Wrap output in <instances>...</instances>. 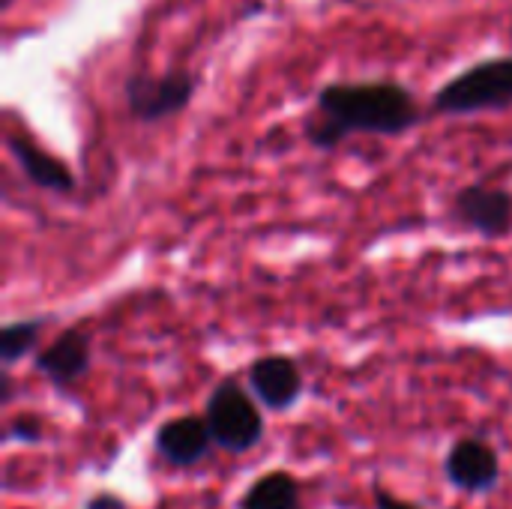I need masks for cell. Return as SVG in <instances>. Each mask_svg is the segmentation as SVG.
Segmentation results:
<instances>
[{
    "mask_svg": "<svg viewBox=\"0 0 512 509\" xmlns=\"http://www.w3.org/2000/svg\"><path fill=\"white\" fill-rule=\"evenodd\" d=\"M420 123L414 93L396 81H336L318 93V120L306 135L318 150H333L354 132L402 135Z\"/></svg>",
    "mask_w": 512,
    "mask_h": 509,
    "instance_id": "1",
    "label": "cell"
},
{
    "mask_svg": "<svg viewBox=\"0 0 512 509\" xmlns=\"http://www.w3.org/2000/svg\"><path fill=\"white\" fill-rule=\"evenodd\" d=\"M438 114H480L512 108V57L480 60L462 75L450 78L435 93Z\"/></svg>",
    "mask_w": 512,
    "mask_h": 509,
    "instance_id": "2",
    "label": "cell"
},
{
    "mask_svg": "<svg viewBox=\"0 0 512 509\" xmlns=\"http://www.w3.org/2000/svg\"><path fill=\"white\" fill-rule=\"evenodd\" d=\"M204 420L210 426L213 444L225 453H249L264 441V414L255 396L240 387V381L225 378L207 399Z\"/></svg>",
    "mask_w": 512,
    "mask_h": 509,
    "instance_id": "3",
    "label": "cell"
},
{
    "mask_svg": "<svg viewBox=\"0 0 512 509\" xmlns=\"http://www.w3.org/2000/svg\"><path fill=\"white\" fill-rule=\"evenodd\" d=\"M123 93H126V105L132 117H138L141 123H156L189 105L195 93V78L183 69H171L165 75L135 72L126 78Z\"/></svg>",
    "mask_w": 512,
    "mask_h": 509,
    "instance_id": "4",
    "label": "cell"
},
{
    "mask_svg": "<svg viewBox=\"0 0 512 509\" xmlns=\"http://www.w3.org/2000/svg\"><path fill=\"white\" fill-rule=\"evenodd\" d=\"M249 393L255 396L258 405H264L267 411H291L303 390H306V378H303V369L297 366L294 357L288 354H267V357H258L252 366H249Z\"/></svg>",
    "mask_w": 512,
    "mask_h": 509,
    "instance_id": "5",
    "label": "cell"
},
{
    "mask_svg": "<svg viewBox=\"0 0 512 509\" xmlns=\"http://www.w3.org/2000/svg\"><path fill=\"white\" fill-rule=\"evenodd\" d=\"M444 474L453 489L483 495L501 483V456L483 438H462L450 447L444 459Z\"/></svg>",
    "mask_w": 512,
    "mask_h": 509,
    "instance_id": "6",
    "label": "cell"
},
{
    "mask_svg": "<svg viewBox=\"0 0 512 509\" xmlns=\"http://www.w3.org/2000/svg\"><path fill=\"white\" fill-rule=\"evenodd\" d=\"M453 213L462 225H468L471 231L489 240L507 237L512 231V192L498 189V186L471 183L456 192Z\"/></svg>",
    "mask_w": 512,
    "mask_h": 509,
    "instance_id": "7",
    "label": "cell"
},
{
    "mask_svg": "<svg viewBox=\"0 0 512 509\" xmlns=\"http://www.w3.org/2000/svg\"><path fill=\"white\" fill-rule=\"evenodd\" d=\"M36 372L48 378L57 390L78 384L93 366V345L90 336L81 330H63L51 345L36 354Z\"/></svg>",
    "mask_w": 512,
    "mask_h": 509,
    "instance_id": "8",
    "label": "cell"
},
{
    "mask_svg": "<svg viewBox=\"0 0 512 509\" xmlns=\"http://www.w3.org/2000/svg\"><path fill=\"white\" fill-rule=\"evenodd\" d=\"M156 453L174 465V468H192V465H201L210 450H213V435H210V426L204 417H195V414H183V417H174V420H165L159 429H156Z\"/></svg>",
    "mask_w": 512,
    "mask_h": 509,
    "instance_id": "9",
    "label": "cell"
},
{
    "mask_svg": "<svg viewBox=\"0 0 512 509\" xmlns=\"http://www.w3.org/2000/svg\"><path fill=\"white\" fill-rule=\"evenodd\" d=\"M6 147H9V153L15 156L21 174H24L33 186H39V189H45V192H60V195H66V192L75 189V177H72V171L66 168V162H60L57 156L39 150L33 141H27V138H21V135H9V138H6Z\"/></svg>",
    "mask_w": 512,
    "mask_h": 509,
    "instance_id": "10",
    "label": "cell"
},
{
    "mask_svg": "<svg viewBox=\"0 0 512 509\" xmlns=\"http://www.w3.org/2000/svg\"><path fill=\"white\" fill-rule=\"evenodd\" d=\"M237 509H300V480L288 471H270L243 492Z\"/></svg>",
    "mask_w": 512,
    "mask_h": 509,
    "instance_id": "11",
    "label": "cell"
},
{
    "mask_svg": "<svg viewBox=\"0 0 512 509\" xmlns=\"http://www.w3.org/2000/svg\"><path fill=\"white\" fill-rule=\"evenodd\" d=\"M45 318H24V321H12L0 330V363L3 369H12L18 360H24L42 339L45 330Z\"/></svg>",
    "mask_w": 512,
    "mask_h": 509,
    "instance_id": "12",
    "label": "cell"
},
{
    "mask_svg": "<svg viewBox=\"0 0 512 509\" xmlns=\"http://www.w3.org/2000/svg\"><path fill=\"white\" fill-rule=\"evenodd\" d=\"M42 435H45V423L36 414H21L6 429V438L9 441H18V444H39Z\"/></svg>",
    "mask_w": 512,
    "mask_h": 509,
    "instance_id": "13",
    "label": "cell"
},
{
    "mask_svg": "<svg viewBox=\"0 0 512 509\" xmlns=\"http://www.w3.org/2000/svg\"><path fill=\"white\" fill-rule=\"evenodd\" d=\"M372 501H375V509H420L417 504L405 501V498H396V495L387 492L384 486H375V489H372Z\"/></svg>",
    "mask_w": 512,
    "mask_h": 509,
    "instance_id": "14",
    "label": "cell"
},
{
    "mask_svg": "<svg viewBox=\"0 0 512 509\" xmlns=\"http://www.w3.org/2000/svg\"><path fill=\"white\" fill-rule=\"evenodd\" d=\"M84 509H129V507H126V501H123L120 495H114V492H96L93 498H87Z\"/></svg>",
    "mask_w": 512,
    "mask_h": 509,
    "instance_id": "15",
    "label": "cell"
},
{
    "mask_svg": "<svg viewBox=\"0 0 512 509\" xmlns=\"http://www.w3.org/2000/svg\"><path fill=\"white\" fill-rule=\"evenodd\" d=\"M12 6V0H0V9H9Z\"/></svg>",
    "mask_w": 512,
    "mask_h": 509,
    "instance_id": "16",
    "label": "cell"
}]
</instances>
